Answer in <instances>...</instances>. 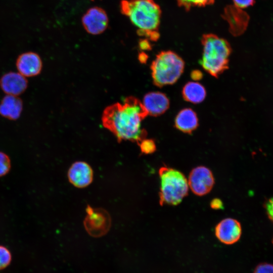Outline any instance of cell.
Returning a JSON list of instances; mask_svg holds the SVG:
<instances>
[{
  "instance_id": "21",
  "label": "cell",
  "mask_w": 273,
  "mask_h": 273,
  "mask_svg": "<svg viewBox=\"0 0 273 273\" xmlns=\"http://www.w3.org/2000/svg\"><path fill=\"white\" fill-rule=\"evenodd\" d=\"M138 145L143 154H150L153 153L156 150L154 141L152 139H144Z\"/></svg>"
},
{
  "instance_id": "26",
  "label": "cell",
  "mask_w": 273,
  "mask_h": 273,
  "mask_svg": "<svg viewBox=\"0 0 273 273\" xmlns=\"http://www.w3.org/2000/svg\"><path fill=\"white\" fill-rule=\"evenodd\" d=\"M139 48L142 50L148 51L151 49L149 41L147 39H142L139 43Z\"/></svg>"
},
{
  "instance_id": "10",
  "label": "cell",
  "mask_w": 273,
  "mask_h": 273,
  "mask_svg": "<svg viewBox=\"0 0 273 273\" xmlns=\"http://www.w3.org/2000/svg\"><path fill=\"white\" fill-rule=\"evenodd\" d=\"M16 66L18 72L25 77L38 75L41 71L42 62L39 55L33 52L20 54L17 58Z\"/></svg>"
},
{
  "instance_id": "14",
  "label": "cell",
  "mask_w": 273,
  "mask_h": 273,
  "mask_svg": "<svg viewBox=\"0 0 273 273\" xmlns=\"http://www.w3.org/2000/svg\"><path fill=\"white\" fill-rule=\"evenodd\" d=\"M225 13L230 24L231 33L236 36L242 34L246 30L249 22L248 15L242 9L235 6H229Z\"/></svg>"
},
{
  "instance_id": "24",
  "label": "cell",
  "mask_w": 273,
  "mask_h": 273,
  "mask_svg": "<svg viewBox=\"0 0 273 273\" xmlns=\"http://www.w3.org/2000/svg\"><path fill=\"white\" fill-rule=\"evenodd\" d=\"M265 206L267 215L273 221V197L267 201Z\"/></svg>"
},
{
  "instance_id": "20",
  "label": "cell",
  "mask_w": 273,
  "mask_h": 273,
  "mask_svg": "<svg viewBox=\"0 0 273 273\" xmlns=\"http://www.w3.org/2000/svg\"><path fill=\"white\" fill-rule=\"evenodd\" d=\"M11 167L10 157L5 153L0 151V177L9 173Z\"/></svg>"
},
{
  "instance_id": "6",
  "label": "cell",
  "mask_w": 273,
  "mask_h": 273,
  "mask_svg": "<svg viewBox=\"0 0 273 273\" xmlns=\"http://www.w3.org/2000/svg\"><path fill=\"white\" fill-rule=\"evenodd\" d=\"M84 225L88 234L94 237L105 235L110 230L111 219L108 212L102 208H93L88 206Z\"/></svg>"
},
{
  "instance_id": "3",
  "label": "cell",
  "mask_w": 273,
  "mask_h": 273,
  "mask_svg": "<svg viewBox=\"0 0 273 273\" xmlns=\"http://www.w3.org/2000/svg\"><path fill=\"white\" fill-rule=\"evenodd\" d=\"M202 56L200 61L203 68L213 77H217L229 68L232 48L225 39L213 33L203 35Z\"/></svg>"
},
{
  "instance_id": "17",
  "label": "cell",
  "mask_w": 273,
  "mask_h": 273,
  "mask_svg": "<svg viewBox=\"0 0 273 273\" xmlns=\"http://www.w3.org/2000/svg\"><path fill=\"white\" fill-rule=\"evenodd\" d=\"M182 95L186 101L198 104L204 101L206 92L201 84L197 82H189L184 86Z\"/></svg>"
},
{
  "instance_id": "5",
  "label": "cell",
  "mask_w": 273,
  "mask_h": 273,
  "mask_svg": "<svg viewBox=\"0 0 273 273\" xmlns=\"http://www.w3.org/2000/svg\"><path fill=\"white\" fill-rule=\"evenodd\" d=\"M160 179L159 193L161 205H177L188 195V179L179 171L166 166L159 170Z\"/></svg>"
},
{
  "instance_id": "25",
  "label": "cell",
  "mask_w": 273,
  "mask_h": 273,
  "mask_svg": "<svg viewBox=\"0 0 273 273\" xmlns=\"http://www.w3.org/2000/svg\"><path fill=\"white\" fill-rule=\"evenodd\" d=\"M210 207L215 210L221 209L223 208V203L219 199L214 198L210 202Z\"/></svg>"
},
{
  "instance_id": "8",
  "label": "cell",
  "mask_w": 273,
  "mask_h": 273,
  "mask_svg": "<svg viewBox=\"0 0 273 273\" xmlns=\"http://www.w3.org/2000/svg\"><path fill=\"white\" fill-rule=\"evenodd\" d=\"M81 23L85 30L92 35L103 33L108 28L109 18L102 8L95 6L88 9L81 18Z\"/></svg>"
},
{
  "instance_id": "19",
  "label": "cell",
  "mask_w": 273,
  "mask_h": 273,
  "mask_svg": "<svg viewBox=\"0 0 273 273\" xmlns=\"http://www.w3.org/2000/svg\"><path fill=\"white\" fill-rule=\"evenodd\" d=\"M12 261V254L5 246L0 245V270L7 267Z\"/></svg>"
},
{
  "instance_id": "22",
  "label": "cell",
  "mask_w": 273,
  "mask_h": 273,
  "mask_svg": "<svg viewBox=\"0 0 273 273\" xmlns=\"http://www.w3.org/2000/svg\"><path fill=\"white\" fill-rule=\"evenodd\" d=\"M253 273H273V264L268 263H260L255 267Z\"/></svg>"
},
{
  "instance_id": "16",
  "label": "cell",
  "mask_w": 273,
  "mask_h": 273,
  "mask_svg": "<svg viewBox=\"0 0 273 273\" xmlns=\"http://www.w3.org/2000/svg\"><path fill=\"white\" fill-rule=\"evenodd\" d=\"M174 125L181 131L190 133L198 126V119L195 112L191 108L180 110L176 115Z\"/></svg>"
},
{
  "instance_id": "2",
  "label": "cell",
  "mask_w": 273,
  "mask_h": 273,
  "mask_svg": "<svg viewBox=\"0 0 273 273\" xmlns=\"http://www.w3.org/2000/svg\"><path fill=\"white\" fill-rule=\"evenodd\" d=\"M120 8L137 28L139 36L154 41L159 39L162 11L154 0H122Z\"/></svg>"
},
{
  "instance_id": "13",
  "label": "cell",
  "mask_w": 273,
  "mask_h": 273,
  "mask_svg": "<svg viewBox=\"0 0 273 273\" xmlns=\"http://www.w3.org/2000/svg\"><path fill=\"white\" fill-rule=\"evenodd\" d=\"M143 104L148 115L157 116L163 114L169 107V100L163 93L153 92L146 94Z\"/></svg>"
},
{
  "instance_id": "15",
  "label": "cell",
  "mask_w": 273,
  "mask_h": 273,
  "mask_svg": "<svg viewBox=\"0 0 273 273\" xmlns=\"http://www.w3.org/2000/svg\"><path fill=\"white\" fill-rule=\"evenodd\" d=\"M23 108L18 96L6 95L0 102V115L8 119L16 120L21 116Z\"/></svg>"
},
{
  "instance_id": "7",
  "label": "cell",
  "mask_w": 273,
  "mask_h": 273,
  "mask_svg": "<svg viewBox=\"0 0 273 273\" xmlns=\"http://www.w3.org/2000/svg\"><path fill=\"white\" fill-rule=\"evenodd\" d=\"M188 181L193 193L202 196L207 194L212 190L214 179L212 172L209 168L200 166L191 170Z\"/></svg>"
},
{
  "instance_id": "27",
  "label": "cell",
  "mask_w": 273,
  "mask_h": 273,
  "mask_svg": "<svg viewBox=\"0 0 273 273\" xmlns=\"http://www.w3.org/2000/svg\"><path fill=\"white\" fill-rule=\"evenodd\" d=\"M191 78L194 80H199L203 77L202 73L198 70H193L191 73Z\"/></svg>"
},
{
  "instance_id": "28",
  "label": "cell",
  "mask_w": 273,
  "mask_h": 273,
  "mask_svg": "<svg viewBox=\"0 0 273 273\" xmlns=\"http://www.w3.org/2000/svg\"><path fill=\"white\" fill-rule=\"evenodd\" d=\"M148 56L144 52H142L139 55V60L141 63H145L148 59Z\"/></svg>"
},
{
  "instance_id": "18",
  "label": "cell",
  "mask_w": 273,
  "mask_h": 273,
  "mask_svg": "<svg viewBox=\"0 0 273 273\" xmlns=\"http://www.w3.org/2000/svg\"><path fill=\"white\" fill-rule=\"evenodd\" d=\"M177 5L186 11L190 10L193 7H204L212 5L215 0H176Z\"/></svg>"
},
{
  "instance_id": "1",
  "label": "cell",
  "mask_w": 273,
  "mask_h": 273,
  "mask_svg": "<svg viewBox=\"0 0 273 273\" xmlns=\"http://www.w3.org/2000/svg\"><path fill=\"white\" fill-rule=\"evenodd\" d=\"M148 115L143 103L134 97H126L123 104L107 107L102 115L103 126L110 130L118 142L129 141L139 144L146 139L147 131L142 121Z\"/></svg>"
},
{
  "instance_id": "9",
  "label": "cell",
  "mask_w": 273,
  "mask_h": 273,
  "mask_svg": "<svg viewBox=\"0 0 273 273\" xmlns=\"http://www.w3.org/2000/svg\"><path fill=\"white\" fill-rule=\"evenodd\" d=\"M215 236L221 243L232 245L237 242L242 234L240 222L232 218H225L220 221L215 229Z\"/></svg>"
},
{
  "instance_id": "12",
  "label": "cell",
  "mask_w": 273,
  "mask_h": 273,
  "mask_svg": "<svg viewBox=\"0 0 273 273\" xmlns=\"http://www.w3.org/2000/svg\"><path fill=\"white\" fill-rule=\"evenodd\" d=\"M68 179L71 184L78 188L87 187L93 179V171L90 165L83 161L74 162L68 172Z\"/></svg>"
},
{
  "instance_id": "11",
  "label": "cell",
  "mask_w": 273,
  "mask_h": 273,
  "mask_svg": "<svg viewBox=\"0 0 273 273\" xmlns=\"http://www.w3.org/2000/svg\"><path fill=\"white\" fill-rule=\"evenodd\" d=\"M28 81L18 72H9L0 78V87L6 94L19 96L27 88Z\"/></svg>"
},
{
  "instance_id": "4",
  "label": "cell",
  "mask_w": 273,
  "mask_h": 273,
  "mask_svg": "<svg viewBox=\"0 0 273 273\" xmlns=\"http://www.w3.org/2000/svg\"><path fill=\"white\" fill-rule=\"evenodd\" d=\"M184 67V60L174 52H160L151 65L154 84L161 87L174 83L183 73Z\"/></svg>"
},
{
  "instance_id": "23",
  "label": "cell",
  "mask_w": 273,
  "mask_h": 273,
  "mask_svg": "<svg viewBox=\"0 0 273 273\" xmlns=\"http://www.w3.org/2000/svg\"><path fill=\"white\" fill-rule=\"evenodd\" d=\"M234 5L240 9L245 8L252 6L254 0H233Z\"/></svg>"
}]
</instances>
